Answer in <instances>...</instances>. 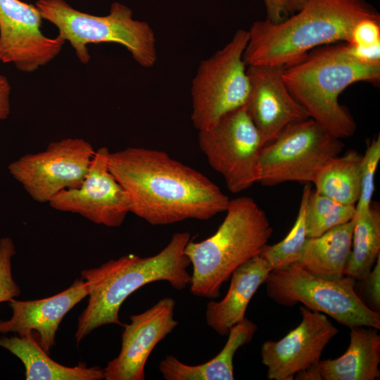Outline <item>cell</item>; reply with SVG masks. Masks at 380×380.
Returning <instances> with one entry per match:
<instances>
[{
  "label": "cell",
  "mask_w": 380,
  "mask_h": 380,
  "mask_svg": "<svg viewBox=\"0 0 380 380\" xmlns=\"http://www.w3.org/2000/svg\"><path fill=\"white\" fill-rule=\"evenodd\" d=\"M109 168L127 196L130 213L152 225L207 220L225 212L230 200L203 174L163 151H110Z\"/></svg>",
  "instance_id": "6da1fadb"
},
{
  "label": "cell",
  "mask_w": 380,
  "mask_h": 380,
  "mask_svg": "<svg viewBox=\"0 0 380 380\" xmlns=\"http://www.w3.org/2000/svg\"><path fill=\"white\" fill-rule=\"evenodd\" d=\"M365 18H380L365 0H308L279 23H253L243 60L247 66H286L320 46L349 42L354 26Z\"/></svg>",
  "instance_id": "7a4b0ae2"
},
{
  "label": "cell",
  "mask_w": 380,
  "mask_h": 380,
  "mask_svg": "<svg viewBox=\"0 0 380 380\" xmlns=\"http://www.w3.org/2000/svg\"><path fill=\"white\" fill-rule=\"evenodd\" d=\"M188 232L175 233L168 244L155 255L134 254L110 260L98 267L84 270L81 278L88 289V304L78 318L75 340L78 344L95 329L115 324L122 326L119 310L125 300L147 284L165 281L177 290L190 285L191 264L184 253L190 241Z\"/></svg>",
  "instance_id": "3957f363"
},
{
  "label": "cell",
  "mask_w": 380,
  "mask_h": 380,
  "mask_svg": "<svg viewBox=\"0 0 380 380\" xmlns=\"http://www.w3.org/2000/svg\"><path fill=\"white\" fill-rule=\"evenodd\" d=\"M282 77L309 117L342 139L353 135L356 125L339 103V95L355 82H379L380 64L359 61L350 53L346 42L329 44L314 49L300 61L284 66Z\"/></svg>",
  "instance_id": "277c9868"
},
{
  "label": "cell",
  "mask_w": 380,
  "mask_h": 380,
  "mask_svg": "<svg viewBox=\"0 0 380 380\" xmlns=\"http://www.w3.org/2000/svg\"><path fill=\"white\" fill-rule=\"evenodd\" d=\"M225 212L214 234L199 242L189 241L184 248L193 266L189 286L194 296L218 298L233 272L258 255L272 234L265 213L250 197L229 200Z\"/></svg>",
  "instance_id": "5b68a950"
},
{
  "label": "cell",
  "mask_w": 380,
  "mask_h": 380,
  "mask_svg": "<svg viewBox=\"0 0 380 380\" xmlns=\"http://www.w3.org/2000/svg\"><path fill=\"white\" fill-rule=\"evenodd\" d=\"M35 6L43 20L57 27L58 37L70 43L83 64L91 58L87 46L99 43L125 46L144 68L152 67L157 61L153 29L146 22L134 19L132 11L121 3H113L104 16L80 11L65 0H38Z\"/></svg>",
  "instance_id": "8992f818"
},
{
  "label": "cell",
  "mask_w": 380,
  "mask_h": 380,
  "mask_svg": "<svg viewBox=\"0 0 380 380\" xmlns=\"http://www.w3.org/2000/svg\"><path fill=\"white\" fill-rule=\"evenodd\" d=\"M265 283L267 296L279 305L291 307L301 303L349 328L364 326L380 329V314L361 300L355 290V279L350 277L326 279L292 262L273 269Z\"/></svg>",
  "instance_id": "52a82bcc"
},
{
  "label": "cell",
  "mask_w": 380,
  "mask_h": 380,
  "mask_svg": "<svg viewBox=\"0 0 380 380\" xmlns=\"http://www.w3.org/2000/svg\"><path fill=\"white\" fill-rule=\"evenodd\" d=\"M343 146L341 139L310 118L293 123L262 146L258 182L265 186L286 182L313 183Z\"/></svg>",
  "instance_id": "ba28073f"
},
{
  "label": "cell",
  "mask_w": 380,
  "mask_h": 380,
  "mask_svg": "<svg viewBox=\"0 0 380 380\" xmlns=\"http://www.w3.org/2000/svg\"><path fill=\"white\" fill-rule=\"evenodd\" d=\"M248 39V31L239 30L223 48L201 62L191 89V118L198 131L245 106L249 82L243 53Z\"/></svg>",
  "instance_id": "9c48e42d"
},
{
  "label": "cell",
  "mask_w": 380,
  "mask_h": 380,
  "mask_svg": "<svg viewBox=\"0 0 380 380\" xmlns=\"http://www.w3.org/2000/svg\"><path fill=\"white\" fill-rule=\"evenodd\" d=\"M198 145L209 165L222 176L232 193L241 192L258 182L263 144L245 106L199 130Z\"/></svg>",
  "instance_id": "30bf717a"
},
{
  "label": "cell",
  "mask_w": 380,
  "mask_h": 380,
  "mask_svg": "<svg viewBox=\"0 0 380 380\" xmlns=\"http://www.w3.org/2000/svg\"><path fill=\"white\" fill-rule=\"evenodd\" d=\"M95 152L82 138H65L19 157L8 170L33 201L49 203L60 192L82 184Z\"/></svg>",
  "instance_id": "8fae6325"
},
{
  "label": "cell",
  "mask_w": 380,
  "mask_h": 380,
  "mask_svg": "<svg viewBox=\"0 0 380 380\" xmlns=\"http://www.w3.org/2000/svg\"><path fill=\"white\" fill-rule=\"evenodd\" d=\"M110 153L106 146L96 150L82 184L58 194L49 201L51 208L77 214L96 224L121 226L130 205L124 189L110 170Z\"/></svg>",
  "instance_id": "7c38bea8"
},
{
  "label": "cell",
  "mask_w": 380,
  "mask_h": 380,
  "mask_svg": "<svg viewBox=\"0 0 380 380\" xmlns=\"http://www.w3.org/2000/svg\"><path fill=\"white\" fill-rule=\"evenodd\" d=\"M42 17L35 5L0 0V62L32 72L53 61L65 42L42 30Z\"/></svg>",
  "instance_id": "4fadbf2b"
},
{
  "label": "cell",
  "mask_w": 380,
  "mask_h": 380,
  "mask_svg": "<svg viewBox=\"0 0 380 380\" xmlns=\"http://www.w3.org/2000/svg\"><path fill=\"white\" fill-rule=\"evenodd\" d=\"M299 308L300 323L280 340L265 341L261 347L268 379L293 380L298 372L318 364L324 348L338 332L324 314Z\"/></svg>",
  "instance_id": "5bb4252c"
},
{
  "label": "cell",
  "mask_w": 380,
  "mask_h": 380,
  "mask_svg": "<svg viewBox=\"0 0 380 380\" xmlns=\"http://www.w3.org/2000/svg\"><path fill=\"white\" fill-rule=\"evenodd\" d=\"M284 68L267 65L246 68L249 91L245 107L263 146L289 125L310 118L286 87L282 77Z\"/></svg>",
  "instance_id": "9a60e30c"
},
{
  "label": "cell",
  "mask_w": 380,
  "mask_h": 380,
  "mask_svg": "<svg viewBox=\"0 0 380 380\" xmlns=\"http://www.w3.org/2000/svg\"><path fill=\"white\" fill-rule=\"evenodd\" d=\"M175 300L160 299L142 313L131 315L124 327L121 350L103 369L106 380H144L146 361L155 346L177 326Z\"/></svg>",
  "instance_id": "2e32d148"
},
{
  "label": "cell",
  "mask_w": 380,
  "mask_h": 380,
  "mask_svg": "<svg viewBox=\"0 0 380 380\" xmlns=\"http://www.w3.org/2000/svg\"><path fill=\"white\" fill-rule=\"evenodd\" d=\"M88 296L86 282L76 279L66 290L53 296L34 300L9 301L13 314L8 320H0V333H18L20 336L38 334L37 342L48 354L55 344L59 324L65 315Z\"/></svg>",
  "instance_id": "e0dca14e"
},
{
  "label": "cell",
  "mask_w": 380,
  "mask_h": 380,
  "mask_svg": "<svg viewBox=\"0 0 380 380\" xmlns=\"http://www.w3.org/2000/svg\"><path fill=\"white\" fill-rule=\"evenodd\" d=\"M272 270L260 254L237 267L230 277L224 298L218 302L208 303L205 312L208 326L218 334L227 336L233 326L246 318L250 300Z\"/></svg>",
  "instance_id": "ac0fdd59"
},
{
  "label": "cell",
  "mask_w": 380,
  "mask_h": 380,
  "mask_svg": "<svg viewBox=\"0 0 380 380\" xmlns=\"http://www.w3.org/2000/svg\"><path fill=\"white\" fill-rule=\"evenodd\" d=\"M350 342L339 357L319 360V369L324 380H374L380 372V335L369 327L350 328Z\"/></svg>",
  "instance_id": "d6986e66"
},
{
  "label": "cell",
  "mask_w": 380,
  "mask_h": 380,
  "mask_svg": "<svg viewBox=\"0 0 380 380\" xmlns=\"http://www.w3.org/2000/svg\"><path fill=\"white\" fill-rule=\"evenodd\" d=\"M257 330L258 326L245 318L230 329L224 346L210 360L188 365L170 355L160 362V372L166 380H233L234 356L241 347L251 341Z\"/></svg>",
  "instance_id": "ffe728a7"
},
{
  "label": "cell",
  "mask_w": 380,
  "mask_h": 380,
  "mask_svg": "<svg viewBox=\"0 0 380 380\" xmlns=\"http://www.w3.org/2000/svg\"><path fill=\"white\" fill-rule=\"evenodd\" d=\"M353 227V219L319 236L308 237L295 262L316 277L341 279L351 251Z\"/></svg>",
  "instance_id": "44dd1931"
},
{
  "label": "cell",
  "mask_w": 380,
  "mask_h": 380,
  "mask_svg": "<svg viewBox=\"0 0 380 380\" xmlns=\"http://www.w3.org/2000/svg\"><path fill=\"white\" fill-rule=\"evenodd\" d=\"M2 347L18 357L25 368L27 380H101L103 369L84 363L75 367L62 365L50 358L32 334L24 336H1Z\"/></svg>",
  "instance_id": "7402d4cb"
},
{
  "label": "cell",
  "mask_w": 380,
  "mask_h": 380,
  "mask_svg": "<svg viewBox=\"0 0 380 380\" xmlns=\"http://www.w3.org/2000/svg\"><path fill=\"white\" fill-rule=\"evenodd\" d=\"M362 157L350 150L334 158L314 180L315 191L341 204L355 205L360 196Z\"/></svg>",
  "instance_id": "603a6c76"
},
{
  "label": "cell",
  "mask_w": 380,
  "mask_h": 380,
  "mask_svg": "<svg viewBox=\"0 0 380 380\" xmlns=\"http://www.w3.org/2000/svg\"><path fill=\"white\" fill-rule=\"evenodd\" d=\"M352 246L344 274L355 280L365 278L380 255V212L371 205L365 215L354 217Z\"/></svg>",
  "instance_id": "cb8c5ba5"
},
{
  "label": "cell",
  "mask_w": 380,
  "mask_h": 380,
  "mask_svg": "<svg viewBox=\"0 0 380 380\" xmlns=\"http://www.w3.org/2000/svg\"><path fill=\"white\" fill-rule=\"evenodd\" d=\"M311 192V185L305 184L293 226L281 241L265 245L259 253L272 270L295 262L300 255L308 239L306 212Z\"/></svg>",
  "instance_id": "d4e9b609"
},
{
  "label": "cell",
  "mask_w": 380,
  "mask_h": 380,
  "mask_svg": "<svg viewBox=\"0 0 380 380\" xmlns=\"http://www.w3.org/2000/svg\"><path fill=\"white\" fill-rule=\"evenodd\" d=\"M355 205H345L312 191L306 212L307 236H319L327 231L353 219Z\"/></svg>",
  "instance_id": "484cf974"
},
{
  "label": "cell",
  "mask_w": 380,
  "mask_h": 380,
  "mask_svg": "<svg viewBox=\"0 0 380 380\" xmlns=\"http://www.w3.org/2000/svg\"><path fill=\"white\" fill-rule=\"evenodd\" d=\"M380 160V138L373 139L362 155L360 170V196L355 204L354 217L367 213L372 205L374 191V175Z\"/></svg>",
  "instance_id": "4316f807"
},
{
  "label": "cell",
  "mask_w": 380,
  "mask_h": 380,
  "mask_svg": "<svg viewBox=\"0 0 380 380\" xmlns=\"http://www.w3.org/2000/svg\"><path fill=\"white\" fill-rule=\"evenodd\" d=\"M15 252L11 238L5 236L0 239V303L9 302L21 293L12 274L11 259Z\"/></svg>",
  "instance_id": "83f0119b"
},
{
  "label": "cell",
  "mask_w": 380,
  "mask_h": 380,
  "mask_svg": "<svg viewBox=\"0 0 380 380\" xmlns=\"http://www.w3.org/2000/svg\"><path fill=\"white\" fill-rule=\"evenodd\" d=\"M355 290L361 300L372 311L380 312V255L369 273L355 280Z\"/></svg>",
  "instance_id": "f1b7e54d"
},
{
  "label": "cell",
  "mask_w": 380,
  "mask_h": 380,
  "mask_svg": "<svg viewBox=\"0 0 380 380\" xmlns=\"http://www.w3.org/2000/svg\"><path fill=\"white\" fill-rule=\"evenodd\" d=\"M348 43L362 46L380 43V18H365L357 23Z\"/></svg>",
  "instance_id": "f546056e"
},
{
  "label": "cell",
  "mask_w": 380,
  "mask_h": 380,
  "mask_svg": "<svg viewBox=\"0 0 380 380\" xmlns=\"http://www.w3.org/2000/svg\"><path fill=\"white\" fill-rule=\"evenodd\" d=\"M346 43L350 53L359 61L367 63L380 64V43L370 46Z\"/></svg>",
  "instance_id": "4dcf8cb0"
},
{
  "label": "cell",
  "mask_w": 380,
  "mask_h": 380,
  "mask_svg": "<svg viewBox=\"0 0 380 380\" xmlns=\"http://www.w3.org/2000/svg\"><path fill=\"white\" fill-rule=\"evenodd\" d=\"M267 11V19L277 23L289 16L286 0H263Z\"/></svg>",
  "instance_id": "1f68e13d"
},
{
  "label": "cell",
  "mask_w": 380,
  "mask_h": 380,
  "mask_svg": "<svg viewBox=\"0 0 380 380\" xmlns=\"http://www.w3.org/2000/svg\"><path fill=\"white\" fill-rule=\"evenodd\" d=\"M11 91L9 81L6 77L0 74V120H6L10 115Z\"/></svg>",
  "instance_id": "d6a6232c"
},
{
  "label": "cell",
  "mask_w": 380,
  "mask_h": 380,
  "mask_svg": "<svg viewBox=\"0 0 380 380\" xmlns=\"http://www.w3.org/2000/svg\"><path fill=\"white\" fill-rule=\"evenodd\" d=\"M297 380H322L319 369V363L298 372L294 377Z\"/></svg>",
  "instance_id": "836d02e7"
},
{
  "label": "cell",
  "mask_w": 380,
  "mask_h": 380,
  "mask_svg": "<svg viewBox=\"0 0 380 380\" xmlns=\"http://www.w3.org/2000/svg\"><path fill=\"white\" fill-rule=\"evenodd\" d=\"M308 0H286L290 13L293 14L298 11Z\"/></svg>",
  "instance_id": "e575fe53"
}]
</instances>
